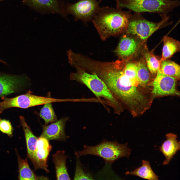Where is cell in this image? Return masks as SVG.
I'll list each match as a JSON object with an SVG mask.
<instances>
[{
	"label": "cell",
	"mask_w": 180,
	"mask_h": 180,
	"mask_svg": "<svg viewBox=\"0 0 180 180\" xmlns=\"http://www.w3.org/2000/svg\"><path fill=\"white\" fill-rule=\"evenodd\" d=\"M20 118L25 137L27 156L32 162L34 158L38 138L33 134L30 127L27 124L24 117L20 116Z\"/></svg>",
	"instance_id": "obj_16"
},
{
	"label": "cell",
	"mask_w": 180,
	"mask_h": 180,
	"mask_svg": "<svg viewBox=\"0 0 180 180\" xmlns=\"http://www.w3.org/2000/svg\"><path fill=\"white\" fill-rule=\"evenodd\" d=\"M66 99L56 98L38 96L32 94L30 91L24 95L23 103L25 108L53 102H67Z\"/></svg>",
	"instance_id": "obj_15"
},
{
	"label": "cell",
	"mask_w": 180,
	"mask_h": 180,
	"mask_svg": "<svg viewBox=\"0 0 180 180\" xmlns=\"http://www.w3.org/2000/svg\"><path fill=\"white\" fill-rule=\"evenodd\" d=\"M35 10L42 14H58L68 20L64 10V0H24Z\"/></svg>",
	"instance_id": "obj_8"
},
{
	"label": "cell",
	"mask_w": 180,
	"mask_h": 180,
	"mask_svg": "<svg viewBox=\"0 0 180 180\" xmlns=\"http://www.w3.org/2000/svg\"><path fill=\"white\" fill-rule=\"evenodd\" d=\"M0 130L10 137L12 136L13 128L9 120L0 118Z\"/></svg>",
	"instance_id": "obj_25"
},
{
	"label": "cell",
	"mask_w": 180,
	"mask_h": 180,
	"mask_svg": "<svg viewBox=\"0 0 180 180\" xmlns=\"http://www.w3.org/2000/svg\"><path fill=\"white\" fill-rule=\"evenodd\" d=\"M74 180H92L94 178L90 173L86 172L82 168L80 161L77 159Z\"/></svg>",
	"instance_id": "obj_24"
},
{
	"label": "cell",
	"mask_w": 180,
	"mask_h": 180,
	"mask_svg": "<svg viewBox=\"0 0 180 180\" xmlns=\"http://www.w3.org/2000/svg\"><path fill=\"white\" fill-rule=\"evenodd\" d=\"M150 73L144 59H141L138 62L136 76L138 84L146 86L150 81Z\"/></svg>",
	"instance_id": "obj_21"
},
{
	"label": "cell",
	"mask_w": 180,
	"mask_h": 180,
	"mask_svg": "<svg viewBox=\"0 0 180 180\" xmlns=\"http://www.w3.org/2000/svg\"><path fill=\"white\" fill-rule=\"evenodd\" d=\"M158 70L163 74L177 80L180 79V66L173 61L168 59L162 61Z\"/></svg>",
	"instance_id": "obj_20"
},
{
	"label": "cell",
	"mask_w": 180,
	"mask_h": 180,
	"mask_svg": "<svg viewBox=\"0 0 180 180\" xmlns=\"http://www.w3.org/2000/svg\"><path fill=\"white\" fill-rule=\"evenodd\" d=\"M145 48L143 50L142 54L146 66L151 74H156L160 68V60H159L152 52Z\"/></svg>",
	"instance_id": "obj_22"
},
{
	"label": "cell",
	"mask_w": 180,
	"mask_h": 180,
	"mask_svg": "<svg viewBox=\"0 0 180 180\" xmlns=\"http://www.w3.org/2000/svg\"><path fill=\"white\" fill-rule=\"evenodd\" d=\"M99 0H80L74 4L67 2L64 10L66 15H72L76 21L80 20L84 24L91 21L101 7Z\"/></svg>",
	"instance_id": "obj_6"
},
{
	"label": "cell",
	"mask_w": 180,
	"mask_h": 180,
	"mask_svg": "<svg viewBox=\"0 0 180 180\" xmlns=\"http://www.w3.org/2000/svg\"><path fill=\"white\" fill-rule=\"evenodd\" d=\"M131 152L127 143L122 144L116 140L104 139L96 146L84 145L82 150L76 152L75 154L77 158L87 155L96 156L102 158L106 162L112 164L122 158H129Z\"/></svg>",
	"instance_id": "obj_3"
},
{
	"label": "cell",
	"mask_w": 180,
	"mask_h": 180,
	"mask_svg": "<svg viewBox=\"0 0 180 180\" xmlns=\"http://www.w3.org/2000/svg\"><path fill=\"white\" fill-rule=\"evenodd\" d=\"M132 14L130 10L103 6L92 21L100 36L105 38L126 32Z\"/></svg>",
	"instance_id": "obj_1"
},
{
	"label": "cell",
	"mask_w": 180,
	"mask_h": 180,
	"mask_svg": "<svg viewBox=\"0 0 180 180\" xmlns=\"http://www.w3.org/2000/svg\"><path fill=\"white\" fill-rule=\"evenodd\" d=\"M3 0H0V2Z\"/></svg>",
	"instance_id": "obj_27"
},
{
	"label": "cell",
	"mask_w": 180,
	"mask_h": 180,
	"mask_svg": "<svg viewBox=\"0 0 180 180\" xmlns=\"http://www.w3.org/2000/svg\"></svg>",
	"instance_id": "obj_29"
},
{
	"label": "cell",
	"mask_w": 180,
	"mask_h": 180,
	"mask_svg": "<svg viewBox=\"0 0 180 180\" xmlns=\"http://www.w3.org/2000/svg\"><path fill=\"white\" fill-rule=\"evenodd\" d=\"M138 42L132 38L126 36L121 40L116 52L122 59L129 60L136 53L139 47Z\"/></svg>",
	"instance_id": "obj_13"
},
{
	"label": "cell",
	"mask_w": 180,
	"mask_h": 180,
	"mask_svg": "<svg viewBox=\"0 0 180 180\" xmlns=\"http://www.w3.org/2000/svg\"><path fill=\"white\" fill-rule=\"evenodd\" d=\"M116 8H126L136 13L145 12L166 14L180 5L178 0H116Z\"/></svg>",
	"instance_id": "obj_4"
},
{
	"label": "cell",
	"mask_w": 180,
	"mask_h": 180,
	"mask_svg": "<svg viewBox=\"0 0 180 180\" xmlns=\"http://www.w3.org/2000/svg\"><path fill=\"white\" fill-rule=\"evenodd\" d=\"M40 116L44 120L45 125L54 122L58 120L52 103L44 104L40 110Z\"/></svg>",
	"instance_id": "obj_23"
},
{
	"label": "cell",
	"mask_w": 180,
	"mask_h": 180,
	"mask_svg": "<svg viewBox=\"0 0 180 180\" xmlns=\"http://www.w3.org/2000/svg\"><path fill=\"white\" fill-rule=\"evenodd\" d=\"M126 175L138 176L144 179L150 180H158L159 177L152 170L148 161L142 160V165L132 171L126 172Z\"/></svg>",
	"instance_id": "obj_18"
},
{
	"label": "cell",
	"mask_w": 180,
	"mask_h": 180,
	"mask_svg": "<svg viewBox=\"0 0 180 180\" xmlns=\"http://www.w3.org/2000/svg\"><path fill=\"white\" fill-rule=\"evenodd\" d=\"M163 46L160 62L172 57L180 51V44L179 41L173 38L164 36L163 39Z\"/></svg>",
	"instance_id": "obj_19"
},
{
	"label": "cell",
	"mask_w": 180,
	"mask_h": 180,
	"mask_svg": "<svg viewBox=\"0 0 180 180\" xmlns=\"http://www.w3.org/2000/svg\"><path fill=\"white\" fill-rule=\"evenodd\" d=\"M176 80L158 70L156 77L151 84L153 87L152 93L156 96L180 95V92L176 87Z\"/></svg>",
	"instance_id": "obj_7"
},
{
	"label": "cell",
	"mask_w": 180,
	"mask_h": 180,
	"mask_svg": "<svg viewBox=\"0 0 180 180\" xmlns=\"http://www.w3.org/2000/svg\"><path fill=\"white\" fill-rule=\"evenodd\" d=\"M57 180H70L66 166L67 156L63 150H58L52 156Z\"/></svg>",
	"instance_id": "obj_14"
},
{
	"label": "cell",
	"mask_w": 180,
	"mask_h": 180,
	"mask_svg": "<svg viewBox=\"0 0 180 180\" xmlns=\"http://www.w3.org/2000/svg\"><path fill=\"white\" fill-rule=\"evenodd\" d=\"M166 140L160 147V150L165 157L162 164L167 165L169 163L176 152L180 150V142L177 140V135L169 133L166 134Z\"/></svg>",
	"instance_id": "obj_12"
},
{
	"label": "cell",
	"mask_w": 180,
	"mask_h": 180,
	"mask_svg": "<svg viewBox=\"0 0 180 180\" xmlns=\"http://www.w3.org/2000/svg\"><path fill=\"white\" fill-rule=\"evenodd\" d=\"M28 80L26 76L0 73V97L16 92Z\"/></svg>",
	"instance_id": "obj_10"
},
{
	"label": "cell",
	"mask_w": 180,
	"mask_h": 180,
	"mask_svg": "<svg viewBox=\"0 0 180 180\" xmlns=\"http://www.w3.org/2000/svg\"><path fill=\"white\" fill-rule=\"evenodd\" d=\"M77 71L71 73L70 78L86 86L102 103L110 107L114 113L120 115L124 108L113 95L104 82L96 74L88 73L77 66Z\"/></svg>",
	"instance_id": "obj_2"
},
{
	"label": "cell",
	"mask_w": 180,
	"mask_h": 180,
	"mask_svg": "<svg viewBox=\"0 0 180 180\" xmlns=\"http://www.w3.org/2000/svg\"><path fill=\"white\" fill-rule=\"evenodd\" d=\"M68 119V118L64 117L49 125L42 126V132L40 136L48 140L65 141L68 138L65 131V125Z\"/></svg>",
	"instance_id": "obj_11"
},
{
	"label": "cell",
	"mask_w": 180,
	"mask_h": 180,
	"mask_svg": "<svg viewBox=\"0 0 180 180\" xmlns=\"http://www.w3.org/2000/svg\"><path fill=\"white\" fill-rule=\"evenodd\" d=\"M130 18L126 32L128 34L136 36L144 40L163 26L168 24L169 17L166 14H160L161 20L154 22L146 20L140 14L136 13Z\"/></svg>",
	"instance_id": "obj_5"
},
{
	"label": "cell",
	"mask_w": 180,
	"mask_h": 180,
	"mask_svg": "<svg viewBox=\"0 0 180 180\" xmlns=\"http://www.w3.org/2000/svg\"><path fill=\"white\" fill-rule=\"evenodd\" d=\"M0 62H2V63H3L4 64H6V62L4 61L3 60H1L0 59Z\"/></svg>",
	"instance_id": "obj_26"
},
{
	"label": "cell",
	"mask_w": 180,
	"mask_h": 180,
	"mask_svg": "<svg viewBox=\"0 0 180 180\" xmlns=\"http://www.w3.org/2000/svg\"><path fill=\"white\" fill-rule=\"evenodd\" d=\"M16 152L18 164V179L19 180H48L44 176H36L31 169L26 159H22Z\"/></svg>",
	"instance_id": "obj_17"
},
{
	"label": "cell",
	"mask_w": 180,
	"mask_h": 180,
	"mask_svg": "<svg viewBox=\"0 0 180 180\" xmlns=\"http://www.w3.org/2000/svg\"><path fill=\"white\" fill-rule=\"evenodd\" d=\"M52 148L49 140L40 136L38 138L34 158L32 162L35 170L42 169L46 172H49L47 160Z\"/></svg>",
	"instance_id": "obj_9"
},
{
	"label": "cell",
	"mask_w": 180,
	"mask_h": 180,
	"mask_svg": "<svg viewBox=\"0 0 180 180\" xmlns=\"http://www.w3.org/2000/svg\"><path fill=\"white\" fill-rule=\"evenodd\" d=\"M100 0L101 1H102V0Z\"/></svg>",
	"instance_id": "obj_28"
}]
</instances>
